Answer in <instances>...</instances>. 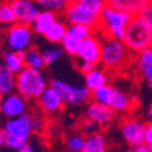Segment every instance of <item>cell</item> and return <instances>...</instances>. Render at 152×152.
Wrapping results in <instances>:
<instances>
[{"label":"cell","mask_w":152,"mask_h":152,"mask_svg":"<svg viewBox=\"0 0 152 152\" xmlns=\"http://www.w3.org/2000/svg\"><path fill=\"white\" fill-rule=\"evenodd\" d=\"M42 56L46 65H53L64 57V50L60 46H49L42 50Z\"/></svg>","instance_id":"cell-29"},{"label":"cell","mask_w":152,"mask_h":152,"mask_svg":"<svg viewBox=\"0 0 152 152\" xmlns=\"http://www.w3.org/2000/svg\"><path fill=\"white\" fill-rule=\"evenodd\" d=\"M139 14L141 16H144V18H145L149 23H152V1H149V3L147 4V6L144 7V8H142Z\"/></svg>","instance_id":"cell-35"},{"label":"cell","mask_w":152,"mask_h":152,"mask_svg":"<svg viewBox=\"0 0 152 152\" xmlns=\"http://www.w3.org/2000/svg\"><path fill=\"white\" fill-rule=\"evenodd\" d=\"M147 117H148L149 121H152V102L149 103L148 109H147Z\"/></svg>","instance_id":"cell-38"},{"label":"cell","mask_w":152,"mask_h":152,"mask_svg":"<svg viewBox=\"0 0 152 152\" xmlns=\"http://www.w3.org/2000/svg\"><path fill=\"white\" fill-rule=\"evenodd\" d=\"M129 63V49L122 39L102 37V52L99 64L109 72H120Z\"/></svg>","instance_id":"cell-5"},{"label":"cell","mask_w":152,"mask_h":152,"mask_svg":"<svg viewBox=\"0 0 152 152\" xmlns=\"http://www.w3.org/2000/svg\"><path fill=\"white\" fill-rule=\"evenodd\" d=\"M56 20H57V14L56 12H53V11H48V10H41L30 26H31L34 34L44 35L45 31H46L48 28L50 27Z\"/></svg>","instance_id":"cell-18"},{"label":"cell","mask_w":152,"mask_h":152,"mask_svg":"<svg viewBox=\"0 0 152 152\" xmlns=\"http://www.w3.org/2000/svg\"><path fill=\"white\" fill-rule=\"evenodd\" d=\"M151 1H152V0H151Z\"/></svg>","instance_id":"cell-41"},{"label":"cell","mask_w":152,"mask_h":152,"mask_svg":"<svg viewBox=\"0 0 152 152\" xmlns=\"http://www.w3.org/2000/svg\"><path fill=\"white\" fill-rule=\"evenodd\" d=\"M102 52V35H96V31L90 34L87 38H84L79 45L76 58L84 61H90L94 64H99Z\"/></svg>","instance_id":"cell-10"},{"label":"cell","mask_w":152,"mask_h":152,"mask_svg":"<svg viewBox=\"0 0 152 152\" xmlns=\"http://www.w3.org/2000/svg\"><path fill=\"white\" fill-rule=\"evenodd\" d=\"M80 129H82V133L83 134H92V133H96L99 129V125L96 122H94V121L88 120V118H86L84 121H82V124H80Z\"/></svg>","instance_id":"cell-31"},{"label":"cell","mask_w":152,"mask_h":152,"mask_svg":"<svg viewBox=\"0 0 152 152\" xmlns=\"http://www.w3.org/2000/svg\"><path fill=\"white\" fill-rule=\"evenodd\" d=\"M134 63H136V68L140 76L142 77V80L152 90V46L145 50L136 53Z\"/></svg>","instance_id":"cell-16"},{"label":"cell","mask_w":152,"mask_h":152,"mask_svg":"<svg viewBox=\"0 0 152 152\" xmlns=\"http://www.w3.org/2000/svg\"><path fill=\"white\" fill-rule=\"evenodd\" d=\"M45 126V120L41 115H31V129L33 132H41Z\"/></svg>","instance_id":"cell-33"},{"label":"cell","mask_w":152,"mask_h":152,"mask_svg":"<svg viewBox=\"0 0 152 152\" xmlns=\"http://www.w3.org/2000/svg\"><path fill=\"white\" fill-rule=\"evenodd\" d=\"M129 52L139 53L152 46V23L140 14L132 15L122 38Z\"/></svg>","instance_id":"cell-3"},{"label":"cell","mask_w":152,"mask_h":152,"mask_svg":"<svg viewBox=\"0 0 152 152\" xmlns=\"http://www.w3.org/2000/svg\"><path fill=\"white\" fill-rule=\"evenodd\" d=\"M10 4L14 10L16 22L23 25H31L41 7L35 0H10Z\"/></svg>","instance_id":"cell-12"},{"label":"cell","mask_w":152,"mask_h":152,"mask_svg":"<svg viewBox=\"0 0 152 152\" xmlns=\"http://www.w3.org/2000/svg\"><path fill=\"white\" fill-rule=\"evenodd\" d=\"M95 31V28L86 25H68L65 35L61 41V48L66 54L75 57L77 53L80 42Z\"/></svg>","instance_id":"cell-9"},{"label":"cell","mask_w":152,"mask_h":152,"mask_svg":"<svg viewBox=\"0 0 152 152\" xmlns=\"http://www.w3.org/2000/svg\"><path fill=\"white\" fill-rule=\"evenodd\" d=\"M132 101L133 99L130 98L126 92H124L122 90L114 87L110 103H109V107H110L114 113H126V111H129V109L132 107Z\"/></svg>","instance_id":"cell-19"},{"label":"cell","mask_w":152,"mask_h":152,"mask_svg":"<svg viewBox=\"0 0 152 152\" xmlns=\"http://www.w3.org/2000/svg\"><path fill=\"white\" fill-rule=\"evenodd\" d=\"M15 90V73L0 64V95H7Z\"/></svg>","instance_id":"cell-24"},{"label":"cell","mask_w":152,"mask_h":152,"mask_svg":"<svg viewBox=\"0 0 152 152\" xmlns=\"http://www.w3.org/2000/svg\"><path fill=\"white\" fill-rule=\"evenodd\" d=\"M96 65H98V64H94V63H90V61H84V60L76 58V66H77V69H79L83 75L87 73V72H90L91 69H94Z\"/></svg>","instance_id":"cell-32"},{"label":"cell","mask_w":152,"mask_h":152,"mask_svg":"<svg viewBox=\"0 0 152 152\" xmlns=\"http://www.w3.org/2000/svg\"><path fill=\"white\" fill-rule=\"evenodd\" d=\"M128 152H152V144L141 142V144H137V145H130Z\"/></svg>","instance_id":"cell-34"},{"label":"cell","mask_w":152,"mask_h":152,"mask_svg":"<svg viewBox=\"0 0 152 152\" xmlns=\"http://www.w3.org/2000/svg\"><path fill=\"white\" fill-rule=\"evenodd\" d=\"M82 152H107V141L102 133H92L86 136Z\"/></svg>","instance_id":"cell-21"},{"label":"cell","mask_w":152,"mask_h":152,"mask_svg":"<svg viewBox=\"0 0 152 152\" xmlns=\"http://www.w3.org/2000/svg\"><path fill=\"white\" fill-rule=\"evenodd\" d=\"M31 115L27 113L14 118H8L4 122L0 132V145L10 147L12 149H19L27 144L31 136Z\"/></svg>","instance_id":"cell-2"},{"label":"cell","mask_w":152,"mask_h":152,"mask_svg":"<svg viewBox=\"0 0 152 152\" xmlns=\"http://www.w3.org/2000/svg\"><path fill=\"white\" fill-rule=\"evenodd\" d=\"M1 101H3V95H0V109H1Z\"/></svg>","instance_id":"cell-39"},{"label":"cell","mask_w":152,"mask_h":152,"mask_svg":"<svg viewBox=\"0 0 152 152\" xmlns=\"http://www.w3.org/2000/svg\"><path fill=\"white\" fill-rule=\"evenodd\" d=\"M23 60H25V66H30L35 69H42L46 65L42 56V50H39L37 46L28 48L23 53Z\"/></svg>","instance_id":"cell-25"},{"label":"cell","mask_w":152,"mask_h":152,"mask_svg":"<svg viewBox=\"0 0 152 152\" xmlns=\"http://www.w3.org/2000/svg\"><path fill=\"white\" fill-rule=\"evenodd\" d=\"M106 0H72L63 11L68 25H86L96 28L102 8Z\"/></svg>","instance_id":"cell-1"},{"label":"cell","mask_w":152,"mask_h":152,"mask_svg":"<svg viewBox=\"0 0 152 152\" xmlns=\"http://www.w3.org/2000/svg\"><path fill=\"white\" fill-rule=\"evenodd\" d=\"M113 90H114V87L110 84H104L102 87H99V88H95L91 91V99L95 102H99L102 104L109 106L111 95H113Z\"/></svg>","instance_id":"cell-26"},{"label":"cell","mask_w":152,"mask_h":152,"mask_svg":"<svg viewBox=\"0 0 152 152\" xmlns=\"http://www.w3.org/2000/svg\"><path fill=\"white\" fill-rule=\"evenodd\" d=\"M151 0H106V4L121 11L136 15L141 11Z\"/></svg>","instance_id":"cell-20"},{"label":"cell","mask_w":152,"mask_h":152,"mask_svg":"<svg viewBox=\"0 0 152 152\" xmlns=\"http://www.w3.org/2000/svg\"><path fill=\"white\" fill-rule=\"evenodd\" d=\"M144 142L152 144V121L145 124V133H144Z\"/></svg>","instance_id":"cell-36"},{"label":"cell","mask_w":152,"mask_h":152,"mask_svg":"<svg viewBox=\"0 0 152 152\" xmlns=\"http://www.w3.org/2000/svg\"><path fill=\"white\" fill-rule=\"evenodd\" d=\"M41 10H48L53 12H63L72 0H35Z\"/></svg>","instance_id":"cell-27"},{"label":"cell","mask_w":152,"mask_h":152,"mask_svg":"<svg viewBox=\"0 0 152 152\" xmlns=\"http://www.w3.org/2000/svg\"><path fill=\"white\" fill-rule=\"evenodd\" d=\"M48 86L49 82L41 69L25 66L15 75V90L26 99H38Z\"/></svg>","instance_id":"cell-6"},{"label":"cell","mask_w":152,"mask_h":152,"mask_svg":"<svg viewBox=\"0 0 152 152\" xmlns=\"http://www.w3.org/2000/svg\"><path fill=\"white\" fill-rule=\"evenodd\" d=\"M0 132H1V129H0Z\"/></svg>","instance_id":"cell-40"},{"label":"cell","mask_w":152,"mask_h":152,"mask_svg":"<svg viewBox=\"0 0 152 152\" xmlns=\"http://www.w3.org/2000/svg\"><path fill=\"white\" fill-rule=\"evenodd\" d=\"M33 39H34V31L31 26L18 22L8 26L4 34L6 46L14 52H26L28 48L33 46Z\"/></svg>","instance_id":"cell-8"},{"label":"cell","mask_w":152,"mask_h":152,"mask_svg":"<svg viewBox=\"0 0 152 152\" xmlns=\"http://www.w3.org/2000/svg\"><path fill=\"white\" fill-rule=\"evenodd\" d=\"M114 115H115V113L109 106L102 104L95 101L90 102L87 104V109H86V117L88 118V120L94 121V122H96L99 126L109 125L113 121Z\"/></svg>","instance_id":"cell-15"},{"label":"cell","mask_w":152,"mask_h":152,"mask_svg":"<svg viewBox=\"0 0 152 152\" xmlns=\"http://www.w3.org/2000/svg\"><path fill=\"white\" fill-rule=\"evenodd\" d=\"M66 27H68V25H66L64 20L57 19L56 22L45 31V34L42 35V37H44L48 42H50V44H61L64 35H65Z\"/></svg>","instance_id":"cell-23"},{"label":"cell","mask_w":152,"mask_h":152,"mask_svg":"<svg viewBox=\"0 0 152 152\" xmlns=\"http://www.w3.org/2000/svg\"><path fill=\"white\" fill-rule=\"evenodd\" d=\"M16 152H35L34 148L31 145H28V144H25L23 147H20L19 149H16Z\"/></svg>","instance_id":"cell-37"},{"label":"cell","mask_w":152,"mask_h":152,"mask_svg":"<svg viewBox=\"0 0 152 152\" xmlns=\"http://www.w3.org/2000/svg\"><path fill=\"white\" fill-rule=\"evenodd\" d=\"M23 53L25 52H14V50H10V49L3 53V64L15 75L25 68Z\"/></svg>","instance_id":"cell-22"},{"label":"cell","mask_w":152,"mask_h":152,"mask_svg":"<svg viewBox=\"0 0 152 152\" xmlns=\"http://www.w3.org/2000/svg\"><path fill=\"white\" fill-rule=\"evenodd\" d=\"M84 86L90 91L95 88H99L104 84H109V79H110V75H109V71H106L103 66L99 68L98 65L95 66L94 69H91L90 72L84 73Z\"/></svg>","instance_id":"cell-17"},{"label":"cell","mask_w":152,"mask_h":152,"mask_svg":"<svg viewBox=\"0 0 152 152\" xmlns=\"http://www.w3.org/2000/svg\"><path fill=\"white\" fill-rule=\"evenodd\" d=\"M26 109H27V99L22 96L19 92H10L3 96L0 114L8 120V118H14L25 114Z\"/></svg>","instance_id":"cell-13"},{"label":"cell","mask_w":152,"mask_h":152,"mask_svg":"<svg viewBox=\"0 0 152 152\" xmlns=\"http://www.w3.org/2000/svg\"><path fill=\"white\" fill-rule=\"evenodd\" d=\"M38 106L44 111L45 114H56L63 109L64 102L61 99V96L58 95V92L54 88H52L50 86H48L44 90L39 96H38Z\"/></svg>","instance_id":"cell-14"},{"label":"cell","mask_w":152,"mask_h":152,"mask_svg":"<svg viewBox=\"0 0 152 152\" xmlns=\"http://www.w3.org/2000/svg\"><path fill=\"white\" fill-rule=\"evenodd\" d=\"M120 130L124 140L129 145H137L144 142V133H145V124L137 118L128 117L121 122Z\"/></svg>","instance_id":"cell-11"},{"label":"cell","mask_w":152,"mask_h":152,"mask_svg":"<svg viewBox=\"0 0 152 152\" xmlns=\"http://www.w3.org/2000/svg\"><path fill=\"white\" fill-rule=\"evenodd\" d=\"M86 136L83 133H72L66 137L65 145L68 148V151L71 152H82L83 147H84Z\"/></svg>","instance_id":"cell-30"},{"label":"cell","mask_w":152,"mask_h":152,"mask_svg":"<svg viewBox=\"0 0 152 152\" xmlns=\"http://www.w3.org/2000/svg\"><path fill=\"white\" fill-rule=\"evenodd\" d=\"M15 22L16 18L10 1H1L0 3V26H11Z\"/></svg>","instance_id":"cell-28"},{"label":"cell","mask_w":152,"mask_h":152,"mask_svg":"<svg viewBox=\"0 0 152 152\" xmlns=\"http://www.w3.org/2000/svg\"><path fill=\"white\" fill-rule=\"evenodd\" d=\"M49 86L58 92L64 104L77 106V104L87 103L91 99V91L84 84H73V83H69L66 80L56 77V79H52L49 82Z\"/></svg>","instance_id":"cell-7"},{"label":"cell","mask_w":152,"mask_h":152,"mask_svg":"<svg viewBox=\"0 0 152 152\" xmlns=\"http://www.w3.org/2000/svg\"><path fill=\"white\" fill-rule=\"evenodd\" d=\"M130 18H132V14L121 11V10H117L106 4L101 11L98 26L95 30L102 37H111L115 38V39H122L124 34H125V28H126Z\"/></svg>","instance_id":"cell-4"}]
</instances>
